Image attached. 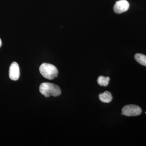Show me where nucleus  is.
<instances>
[{"instance_id":"20e7f679","label":"nucleus","mask_w":146,"mask_h":146,"mask_svg":"<svg viewBox=\"0 0 146 146\" xmlns=\"http://www.w3.org/2000/svg\"><path fill=\"white\" fill-rule=\"evenodd\" d=\"M129 4L126 0H120L115 3L114 6V11L117 13H121L125 12L129 9Z\"/></svg>"},{"instance_id":"f257e3e1","label":"nucleus","mask_w":146,"mask_h":146,"mask_svg":"<svg viewBox=\"0 0 146 146\" xmlns=\"http://www.w3.org/2000/svg\"><path fill=\"white\" fill-rule=\"evenodd\" d=\"M39 91L45 97L48 98L52 96L57 97L61 94V90L59 86L49 82H44L39 86Z\"/></svg>"},{"instance_id":"9d476101","label":"nucleus","mask_w":146,"mask_h":146,"mask_svg":"<svg viewBox=\"0 0 146 146\" xmlns=\"http://www.w3.org/2000/svg\"><path fill=\"white\" fill-rule=\"evenodd\" d=\"M145 113H146V112H145Z\"/></svg>"},{"instance_id":"f03ea898","label":"nucleus","mask_w":146,"mask_h":146,"mask_svg":"<svg viewBox=\"0 0 146 146\" xmlns=\"http://www.w3.org/2000/svg\"><path fill=\"white\" fill-rule=\"evenodd\" d=\"M39 72L45 78L52 80L56 77L58 70L54 65L49 63H44L39 67Z\"/></svg>"},{"instance_id":"39448f33","label":"nucleus","mask_w":146,"mask_h":146,"mask_svg":"<svg viewBox=\"0 0 146 146\" xmlns=\"http://www.w3.org/2000/svg\"><path fill=\"white\" fill-rule=\"evenodd\" d=\"M20 75V68L16 62L11 63L9 68V77L11 80L16 81L19 78Z\"/></svg>"},{"instance_id":"1a4fd4ad","label":"nucleus","mask_w":146,"mask_h":146,"mask_svg":"<svg viewBox=\"0 0 146 146\" xmlns=\"http://www.w3.org/2000/svg\"><path fill=\"white\" fill-rule=\"evenodd\" d=\"M2 45V42L1 40V38H0V47Z\"/></svg>"},{"instance_id":"423d86ee","label":"nucleus","mask_w":146,"mask_h":146,"mask_svg":"<svg viewBox=\"0 0 146 146\" xmlns=\"http://www.w3.org/2000/svg\"><path fill=\"white\" fill-rule=\"evenodd\" d=\"M99 98L101 101L104 103L110 102L112 99V94L109 91H105L99 95Z\"/></svg>"},{"instance_id":"0eeeda50","label":"nucleus","mask_w":146,"mask_h":146,"mask_svg":"<svg viewBox=\"0 0 146 146\" xmlns=\"http://www.w3.org/2000/svg\"><path fill=\"white\" fill-rule=\"evenodd\" d=\"M110 80V78L109 77H105L103 76H100L97 80V82L100 86H106L108 85Z\"/></svg>"},{"instance_id":"7ed1b4c3","label":"nucleus","mask_w":146,"mask_h":146,"mask_svg":"<svg viewBox=\"0 0 146 146\" xmlns=\"http://www.w3.org/2000/svg\"><path fill=\"white\" fill-rule=\"evenodd\" d=\"M142 110L138 106L135 105H127L124 106L122 109V115L127 117L137 116L141 115Z\"/></svg>"},{"instance_id":"6e6552de","label":"nucleus","mask_w":146,"mask_h":146,"mask_svg":"<svg viewBox=\"0 0 146 146\" xmlns=\"http://www.w3.org/2000/svg\"><path fill=\"white\" fill-rule=\"evenodd\" d=\"M135 59L141 65L146 66V56L142 54H136L135 55Z\"/></svg>"}]
</instances>
